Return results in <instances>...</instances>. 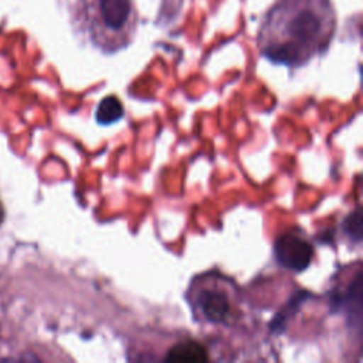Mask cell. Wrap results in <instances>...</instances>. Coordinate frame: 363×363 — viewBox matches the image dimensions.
Listing matches in <instances>:
<instances>
[{
    "label": "cell",
    "mask_w": 363,
    "mask_h": 363,
    "mask_svg": "<svg viewBox=\"0 0 363 363\" xmlns=\"http://www.w3.org/2000/svg\"><path fill=\"white\" fill-rule=\"evenodd\" d=\"M275 258L286 269L301 272L309 267L313 257L312 244L299 233L289 231L275 241Z\"/></svg>",
    "instance_id": "2"
},
{
    "label": "cell",
    "mask_w": 363,
    "mask_h": 363,
    "mask_svg": "<svg viewBox=\"0 0 363 363\" xmlns=\"http://www.w3.org/2000/svg\"><path fill=\"white\" fill-rule=\"evenodd\" d=\"M123 116V106L122 102L113 96H105L96 106L95 118L99 125H111L118 122Z\"/></svg>",
    "instance_id": "5"
},
{
    "label": "cell",
    "mask_w": 363,
    "mask_h": 363,
    "mask_svg": "<svg viewBox=\"0 0 363 363\" xmlns=\"http://www.w3.org/2000/svg\"><path fill=\"white\" fill-rule=\"evenodd\" d=\"M167 360H189V362H201V360H207V350L206 347L196 342V340H186V342H180L177 345H174L167 356Z\"/></svg>",
    "instance_id": "4"
},
{
    "label": "cell",
    "mask_w": 363,
    "mask_h": 363,
    "mask_svg": "<svg viewBox=\"0 0 363 363\" xmlns=\"http://www.w3.org/2000/svg\"><path fill=\"white\" fill-rule=\"evenodd\" d=\"M3 220H4V207H3V204L0 201V224L3 223Z\"/></svg>",
    "instance_id": "6"
},
{
    "label": "cell",
    "mask_w": 363,
    "mask_h": 363,
    "mask_svg": "<svg viewBox=\"0 0 363 363\" xmlns=\"http://www.w3.org/2000/svg\"><path fill=\"white\" fill-rule=\"evenodd\" d=\"M101 14L108 28L121 30L130 13L129 0H99Z\"/></svg>",
    "instance_id": "3"
},
{
    "label": "cell",
    "mask_w": 363,
    "mask_h": 363,
    "mask_svg": "<svg viewBox=\"0 0 363 363\" xmlns=\"http://www.w3.org/2000/svg\"><path fill=\"white\" fill-rule=\"evenodd\" d=\"M196 319L210 325L231 326L240 320L241 298L237 285L220 274L194 278L187 292Z\"/></svg>",
    "instance_id": "1"
}]
</instances>
